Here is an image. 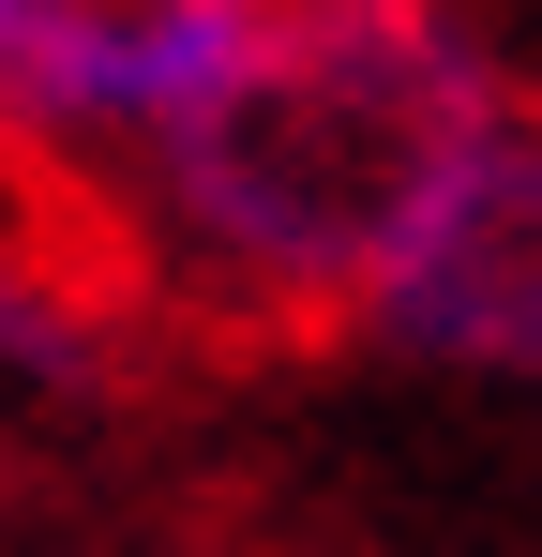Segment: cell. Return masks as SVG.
<instances>
[{"label":"cell","mask_w":542,"mask_h":557,"mask_svg":"<svg viewBox=\"0 0 542 557\" xmlns=\"http://www.w3.org/2000/svg\"><path fill=\"white\" fill-rule=\"evenodd\" d=\"M361 317L392 347H422V362H542V136L528 121L452 151L422 226L377 257Z\"/></svg>","instance_id":"7a4b0ae2"},{"label":"cell","mask_w":542,"mask_h":557,"mask_svg":"<svg viewBox=\"0 0 542 557\" xmlns=\"http://www.w3.org/2000/svg\"><path fill=\"white\" fill-rule=\"evenodd\" d=\"M497 121L513 91L438 0H271L242 76L136 166L211 272L361 301L377 257L422 226V196L452 182V151Z\"/></svg>","instance_id":"6da1fadb"},{"label":"cell","mask_w":542,"mask_h":557,"mask_svg":"<svg viewBox=\"0 0 542 557\" xmlns=\"http://www.w3.org/2000/svg\"><path fill=\"white\" fill-rule=\"evenodd\" d=\"M0 362L30 376V392H106V332H90L30 257H0Z\"/></svg>","instance_id":"3957f363"},{"label":"cell","mask_w":542,"mask_h":557,"mask_svg":"<svg viewBox=\"0 0 542 557\" xmlns=\"http://www.w3.org/2000/svg\"><path fill=\"white\" fill-rule=\"evenodd\" d=\"M46 15H61V0H0V106H15V76H30V46H46Z\"/></svg>","instance_id":"277c9868"}]
</instances>
